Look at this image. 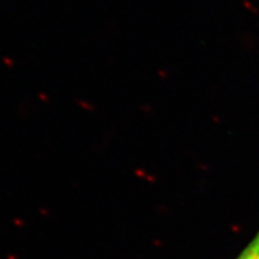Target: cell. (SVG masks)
Here are the masks:
<instances>
[{
  "mask_svg": "<svg viewBox=\"0 0 259 259\" xmlns=\"http://www.w3.org/2000/svg\"><path fill=\"white\" fill-rule=\"evenodd\" d=\"M236 259H259V231Z\"/></svg>",
  "mask_w": 259,
  "mask_h": 259,
  "instance_id": "6da1fadb",
  "label": "cell"
}]
</instances>
